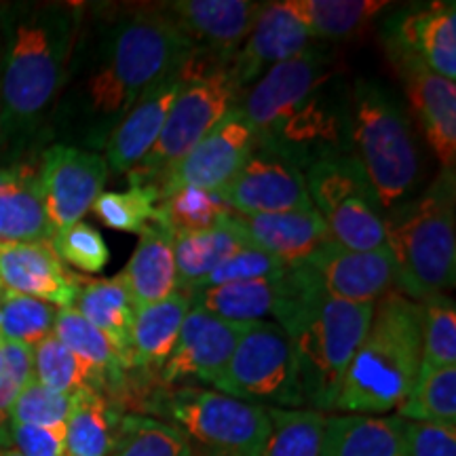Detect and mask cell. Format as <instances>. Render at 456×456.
<instances>
[{
	"label": "cell",
	"mask_w": 456,
	"mask_h": 456,
	"mask_svg": "<svg viewBox=\"0 0 456 456\" xmlns=\"http://www.w3.org/2000/svg\"><path fill=\"white\" fill-rule=\"evenodd\" d=\"M118 277L127 285L135 309L161 302L178 289L174 235L161 222L152 218L151 224L140 232L138 248Z\"/></svg>",
	"instance_id": "obj_25"
},
{
	"label": "cell",
	"mask_w": 456,
	"mask_h": 456,
	"mask_svg": "<svg viewBox=\"0 0 456 456\" xmlns=\"http://www.w3.org/2000/svg\"><path fill=\"white\" fill-rule=\"evenodd\" d=\"M212 387L262 408H305L292 345L275 322L248 323Z\"/></svg>",
	"instance_id": "obj_9"
},
{
	"label": "cell",
	"mask_w": 456,
	"mask_h": 456,
	"mask_svg": "<svg viewBox=\"0 0 456 456\" xmlns=\"http://www.w3.org/2000/svg\"><path fill=\"white\" fill-rule=\"evenodd\" d=\"M68 412H70V395L49 389L32 376L24 389L17 393L13 410H11V423L66 427Z\"/></svg>",
	"instance_id": "obj_41"
},
{
	"label": "cell",
	"mask_w": 456,
	"mask_h": 456,
	"mask_svg": "<svg viewBox=\"0 0 456 456\" xmlns=\"http://www.w3.org/2000/svg\"><path fill=\"white\" fill-rule=\"evenodd\" d=\"M248 241L273 258L285 269L300 265L315 254L322 245L332 241L328 224L315 209L281 214H232Z\"/></svg>",
	"instance_id": "obj_22"
},
{
	"label": "cell",
	"mask_w": 456,
	"mask_h": 456,
	"mask_svg": "<svg viewBox=\"0 0 456 456\" xmlns=\"http://www.w3.org/2000/svg\"><path fill=\"white\" fill-rule=\"evenodd\" d=\"M57 309L0 285V340L34 346L53 334Z\"/></svg>",
	"instance_id": "obj_38"
},
{
	"label": "cell",
	"mask_w": 456,
	"mask_h": 456,
	"mask_svg": "<svg viewBox=\"0 0 456 456\" xmlns=\"http://www.w3.org/2000/svg\"><path fill=\"white\" fill-rule=\"evenodd\" d=\"M178 87L180 72L174 70L135 102L106 142L104 159L108 169L114 174H129L152 151Z\"/></svg>",
	"instance_id": "obj_21"
},
{
	"label": "cell",
	"mask_w": 456,
	"mask_h": 456,
	"mask_svg": "<svg viewBox=\"0 0 456 456\" xmlns=\"http://www.w3.org/2000/svg\"><path fill=\"white\" fill-rule=\"evenodd\" d=\"M292 269L315 292L357 305H376L397 288L395 265L387 245L372 252H353L328 241Z\"/></svg>",
	"instance_id": "obj_10"
},
{
	"label": "cell",
	"mask_w": 456,
	"mask_h": 456,
	"mask_svg": "<svg viewBox=\"0 0 456 456\" xmlns=\"http://www.w3.org/2000/svg\"><path fill=\"white\" fill-rule=\"evenodd\" d=\"M288 271V269H285ZM279 273L275 277L252 279L205 288L192 296V306L226 322L252 323L275 317L279 306L288 296V275Z\"/></svg>",
	"instance_id": "obj_26"
},
{
	"label": "cell",
	"mask_w": 456,
	"mask_h": 456,
	"mask_svg": "<svg viewBox=\"0 0 456 456\" xmlns=\"http://www.w3.org/2000/svg\"><path fill=\"white\" fill-rule=\"evenodd\" d=\"M110 175L106 159L83 146L53 144L43 152L38 184L51 231L57 232L94 208Z\"/></svg>",
	"instance_id": "obj_11"
},
{
	"label": "cell",
	"mask_w": 456,
	"mask_h": 456,
	"mask_svg": "<svg viewBox=\"0 0 456 456\" xmlns=\"http://www.w3.org/2000/svg\"><path fill=\"white\" fill-rule=\"evenodd\" d=\"M313 41H340L362 34L393 3L385 0H285Z\"/></svg>",
	"instance_id": "obj_31"
},
{
	"label": "cell",
	"mask_w": 456,
	"mask_h": 456,
	"mask_svg": "<svg viewBox=\"0 0 456 456\" xmlns=\"http://www.w3.org/2000/svg\"><path fill=\"white\" fill-rule=\"evenodd\" d=\"M0 456H21L13 446H0Z\"/></svg>",
	"instance_id": "obj_47"
},
{
	"label": "cell",
	"mask_w": 456,
	"mask_h": 456,
	"mask_svg": "<svg viewBox=\"0 0 456 456\" xmlns=\"http://www.w3.org/2000/svg\"><path fill=\"white\" fill-rule=\"evenodd\" d=\"M125 412L106 393L81 389L70 395L66 456H110Z\"/></svg>",
	"instance_id": "obj_28"
},
{
	"label": "cell",
	"mask_w": 456,
	"mask_h": 456,
	"mask_svg": "<svg viewBox=\"0 0 456 456\" xmlns=\"http://www.w3.org/2000/svg\"><path fill=\"white\" fill-rule=\"evenodd\" d=\"M195 49L235 55L252 32L265 3L252 0H174L163 3Z\"/></svg>",
	"instance_id": "obj_19"
},
{
	"label": "cell",
	"mask_w": 456,
	"mask_h": 456,
	"mask_svg": "<svg viewBox=\"0 0 456 456\" xmlns=\"http://www.w3.org/2000/svg\"><path fill=\"white\" fill-rule=\"evenodd\" d=\"M0 370H3V349H0Z\"/></svg>",
	"instance_id": "obj_48"
},
{
	"label": "cell",
	"mask_w": 456,
	"mask_h": 456,
	"mask_svg": "<svg viewBox=\"0 0 456 456\" xmlns=\"http://www.w3.org/2000/svg\"><path fill=\"white\" fill-rule=\"evenodd\" d=\"M252 245L239 226V222L226 218L208 231L191 232V235L174 237V260L178 289L195 294L203 279L212 273L220 262L231 258Z\"/></svg>",
	"instance_id": "obj_29"
},
{
	"label": "cell",
	"mask_w": 456,
	"mask_h": 456,
	"mask_svg": "<svg viewBox=\"0 0 456 456\" xmlns=\"http://www.w3.org/2000/svg\"><path fill=\"white\" fill-rule=\"evenodd\" d=\"M383 26L387 53L412 57L454 83L456 4L452 0L393 11Z\"/></svg>",
	"instance_id": "obj_15"
},
{
	"label": "cell",
	"mask_w": 456,
	"mask_h": 456,
	"mask_svg": "<svg viewBox=\"0 0 456 456\" xmlns=\"http://www.w3.org/2000/svg\"><path fill=\"white\" fill-rule=\"evenodd\" d=\"M192 309V296L182 289L155 305L135 309L131 322L127 353L131 370L142 376H159L180 338L182 323Z\"/></svg>",
	"instance_id": "obj_23"
},
{
	"label": "cell",
	"mask_w": 456,
	"mask_h": 456,
	"mask_svg": "<svg viewBox=\"0 0 456 456\" xmlns=\"http://www.w3.org/2000/svg\"><path fill=\"white\" fill-rule=\"evenodd\" d=\"M72 309L83 315L91 326L106 334L114 345L127 353V340L131 322L135 315V305L127 292V285L121 277L112 279H81ZM131 366V363H129Z\"/></svg>",
	"instance_id": "obj_32"
},
{
	"label": "cell",
	"mask_w": 456,
	"mask_h": 456,
	"mask_svg": "<svg viewBox=\"0 0 456 456\" xmlns=\"http://www.w3.org/2000/svg\"><path fill=\"white\" fill-rule=\"evenodd\" d=\"M256 146V134L239 108H232L197 142L159 184V201L178 188L222 191L235 178Z\"/></svg>",
	"instance_id": "obj_13"
},
{
	"label": "cell",
	"mask_w": 456,
	"mask_h": 456,
	"mask_svg": "<svg viewBox=\"0 0 456 456\" xmlns=\"http://www.w3.org/2000/svg\"><path fill=\"white\" fill-rule=\"evenodd\" d=\"M313 38L288 3H265L258 20L241 49L232 55L231 68L239 89L254 85L269 68L305 53Z\"/></svg>",
	"instance_id": "obj_20"
},
{
	"label": "cell",
	"mask_w": 456,
	"mask_h": 456,
	"mask_svg": "<svg viewBox=\"0 0 456 456\" xmlns=\"http://www.w3.org/2000/svg\"><path fill=\"white\" fill-rule=\"evenodd\" d=\"M51 245L61 262H68L83 273H100L110 258L104 237L85 222H77V224L53 232Z\"/></svg>",
	"instance_id": "obj_42"
},
{
	"label": "cell",
	"mask_w": 456,
	"mask_h": 456,
	"mask_svg": "<svg viewBox=\"0 0 456 456\" xmlns=\"http://www.w3.org/2000/svg\"><path fill=\"white\" fill-rule=\"evenodd\" d=\"M53 336L74 355L85 359L106 376L110 397L117 402V395H121L129 383V357L74 309L57 311Z\"/></svg>",
	"instance_id": "obj_30"
},
{
	"label": "cell",
	"mask_w": 456,
	"mask_h": 456,
	"mask_svg": "<svg viewBox=\"0 0 456 456\" xmlns=\"http://www.w3.org/2000/svg\"><path fill=\"white\" fill-rule=\"evenodd\" d=\"M85 3L0 4V157L24 161L53 118Z\"/></svg>",
	"instance_id": "obj_2"
},
{
	"label": "cell",
	"mask_w": 456,
	"mask_h": 456,
	"mask_svg": "<svg viewBox=\"0 0 456 456\" xmlns=\"http://www.w3.org/2000/svg\"><path fill=\"white\" fill-rule=\"evenodd\" d=\"M403 420L456 425V366L416 376V383L397 408Z\"/></svg>",
	"instance_id": "obj_37"
},
{
	"label": "cell",
	"mask_w": 456,
	"mask_h": 456,
	"mask_svg": "<svg viewBox=\"0 0 456 456\" xmlns=\"http://www.w3.org/2000/svg\"><path fill=\"white\" fill-rule=\"evenodd\" d=\"M232 214H281L315 209L305 184V171L273 148L256 142L248 161L222 188Z\"/></svg>",
	"instance_id": "obj_14"
},
{
	"label": "cell",
	"mask_w": 456,
	"mask_h": 456,
	"mask_svg": "<svg viewBox=\"0 0 456 456\" xmlns=\"http://www.w3.org/2000/svg\"><path fill=\"white\" fill-rule=\"evenodd\" d=\"M351 155L362 165L380 209L389 212L419 180V151L410 117L385 85L357 78L351 87Z\"/></svg>",
	"instance_id": "obj_7"
},
{
	"label": "cell",
	"mask_w": 456,
	"mask_h": 456,
	"mask_svg": "<svg viewBox=\"0 0 456 456\" xmlns=\"http://www.w3.org/2000/svg\"><path fill=\"white\" fill-rule=\"evenodd\" d=\"M288 296L273 317L292 345L305 408L334 412L342 379L366 336L374 305L334 300L311 289L289 266Z\"/></svg>",
	"instance_id": "obj_3"
},
{
	"label": "cell",
	"mask_w": 456,
	"mask_h": 456,
	"mask_svg": "<svg viewBox=\"0 0 456 456\" xmlns=\"http://www.w3.org/2000/svg\"><path fill=\"white\" fill-rule=\"evenodd\" d=\"M110 456H199L191 440L165 420L125 414Z\"/></svg>",
	"instance_id": "obj_36"
},
{
	"label": "cell",
	"mask_w": 456,
	"mask_h": 456,
	"mask_svg": "<svg viewBox=\"0 0 456 456\" xmlns=\"http://www.w3.org/2000/svg\"><path fill=\"white\" fill-rule=\"evenodd\" d=\"M51 237L38 167L26 159L17 161L0 180V243L51 241Z\"/></svg>",
	"instance_id": "obj_24"
},
{
	"label": "cell",
	"mask_w": 456,
	"mask_h": 456,
	"mask_svg": "<svg viewBox=\"0 0 456 456\" xmlns=\"http://www.w3.org/2000/svg\"><path fill=\"white\" fill-rule=\"evenodd\" d=\"M146 410L184 433L199 456H260L271 431L266 408L195 385H161Z\"/></svg>",
	"instance_id": "obj_8"
},
{
	"label": "cell",
	"mask_w": 456,
	"mask_h": 456,
	"mask_svg": "<svg viewBox=\"0 0 456 456\" xmlns=\"http://www.w3.org/2000/svg\"><path fill=\"white\" fill-rule=\"evenodd\" d=\"M403 81L410 110L420 125L427 144L442 165L454 171L456 165V87L429 68L403 55H389Z\"/></svg>",
	"instance_id": "obj_17"
},
{
	"label": "cell",
	"mask_w": 456,
	"mask_h": 456,
	"mask_svg": "<svg viewBox=\"0 0 456 456\" xmlns=\"http://www.w3.org/2000/svg\"><path fill=\"white\" fill-rule=\"evenodd\" d=\"M423 309V351L419 374L456 366V306L446 294L420 302Z\"/></svg>",
	"instance_id": "obj_39"
},
{
	"label": "cell",
	"mask_w": 456,
	"mask_h": 456,
	"mask_svg": "<svg viewBox=\"0 0 456 456\" xmlns=\"http://www.w3.org/2000/svg\"><path fill=\"white\" fill-rule=\"evenodd\" d=\"M191 51L163 3L85 4L51 123L87 151H104L135 102L178 70Z\"/></svg>",
	"instance_id": "obj_1"
},
{
	"label": "cell",
	"mask_w": 456,
	"mask_h": 456,
	"mask_svg": "<svg viewBox=\"0 0 456 456\" xmlns=\"http://www.w3.org/2000/svg\"><path fill=\"white\" fill-rule=\"evenodd\" d=\"M271 431L260 456H319L328 414L311 408H266Z\"/></svg>",
	"instance_id": "obj_35"
},
{
	"label": "cell",
	"mask_w": 456,
	"mask_h": 456,
	"mask_svg": "<svg viewBox=\"0 0 456 456\" xmlns=\"http://www.w3.org/2000/svg\"><path fill=\"white\" fill-rule=\"evenodd\" d=\"M423 351V309L402 292L374 305L370 328L342 379L334 412L383 416L412 391Z\"/></svg>",
	"instance_id": "obj_4"
},
{
	"label": "cell",
	"mask_w": 456,
	"mask_h": 456,
	"mask_svg": "<svg viewBox=\"0 0 456 456\" xmlns=\"http://www.w3.org/2000/svg\"><path fill=\"white\" fill-rule=\"evenodd\" d=\"M159 192L152 186H131L125 192H102L94 203V214L108 228L121 232H140L155 218Z\"/></svg>",
	"instance_id": "obj_40"
},
{
	"label": "cell",
	"mask_w": 456,
	"mask_h": 456,
	"mask_svg": "<svg viewBox=\"0 0 456 456\" xmlns=\"http://www.w3.org/2000/svg\"><path fill=\"white\" fill-rule=\"evenodd\" d=\"M283 271H285V266L281 265V262L275 260L266 252H262V249L254 248V245H248V248H243L241 252L232 254L231 258L220 262V265L203 279V283L199 285V289L216 288V285H224V283L252 281V279L275 277Z\"/></svg>",
	"instance_id": "obj_44"
},
{
	"label": "cell",
	"mask_w": 456,
	"mask_h": 456,
	"mask_svg": "<svg viewBox=\"0 0 456 456\" xmlns=\"http://www.w3.org/2000/svg\"><path fill=\"white\" fill-rule=\"evenodd\" d=\"M9 440L21 456H66V427L11 423Z\"/></svg>",
	"instance_id": "obj_46"
},
{
	"label": "cell",
	"mask_w": 456,
	"mask_h": 456,
	"mask_svg": "<svg viewBox=\"0 0 456 456\" xmlns=\"http://www.w3.org/2000/svg\"><path fill=\"white\" fill-rule=\"evenodd\" d=\"M34 379L57 393L72 395L81 389H95L110 395L106 376L61 345L53 334L32 346Z\"/></svg>",
	"instance_id": "obj_33"
},
{
	"label": "cell",
	"mask_w": 456,
	"mask_h": 456,
	"mask_svg": "<svg viewBox=\"0 0 456 456\" xmlns=\"http://www.w3.org/2000/svg\"><path fill=\"white\" fill-rule=\"evenodd\" d=\"M3 349V370H0V446H11L9 425L17 393L34 376L32 346L20 342L0 340Z\"/></svg>",
	"instance_id": "obj_43"
},
{
	"label": "cell",
	"mask_w": 456,
	"mask_h": 456,
	"mask_svg": "<svg viewBox=\"0 0 456 456\" xmlns=\"http://www.w3.org/2000/svg\"><path fill=\"white\" fill-rule=\"evenodd\" d=\"M454 171H440L425 192L383 216L385 245L395 265L397 288L416 302L440 296L454 285Z\"/></svg>",
	"instance_id": "obj_5"
},
{
	"label": "cell",
	"mask_w": 456,
	"mask_h": 456,
	"mask_svg": "<svg viewBox=\"0 0 456 456\" xmlns=\"http://www.w3.org/2000/svg\"><path fill=\"white\" fill-rule=\"evenodd\" d=\"M248 323L226 322L192 306L182 323L180 338L159 372L163 387L184 383L214 385L235 351Z\"/></svg>",
	"instance_id": "obj_16"
},
{
	"label": "cell",
	"mask_w": 456,
	"mask_h": 456,
	"mask_svg": "<svg viewBox=\"0 0 456 456\" xmlns=\"http://www.w3.org/2000/svg\"><path fill=\"white\" fill-rule=\"evenodd\" d=\"M332 72V53L313 43L305 53L269 68L239 100L237 108L252 125L256 138H265Z\"/></svg>",
	"instance_id": "obj_12"
},
{
	"label": "cell",
	"mask_w": 456,
	"mask_h": 456,
	"mask_svg": "<svg viewBox=\"0 0 456 456\" xmlns=\"http://www.w3.org/2000/svg\"><path fill=\"white\" fill-rule=\"evenodd\" d=\"M232 208L222 191L186 186L165 195L155 209V220L174 237L208 231L218 222L231 218Z\"/></svg>",
	"instance_id": "obj_34"
},
{
	"label": "cell",
	"mask_w": 456,
	"mask_h": 456,
	"mask_svg": "<svg viewBox=\"0 0 456 456\" xmlns=\"http://www.w3.org/2000/svg\"><path fill=\"white\" fill-rule=\"evenodd\" d=\"M402 440L406 456H456V425L403 420Z\"/></svg>",
	"instance_id": "obj_45"
},
{
	"label": "cell",
	"mask_w": 456,
	"mask_h": 456,
	"mask_svg": "<svg viewBox=\"0 0 456 456\" xmlns=\"http://www.w3.org/2000/svg\"><path fill=\"white\" fill-rule=\"evenodd\" d=\"M399 416L328 414L319 456H406Z\"/></svg>",
	"instance_id": "obj_27"
},
{
	"label": "cell",
	"mask_w": 456,
	"mask_h": 456,
	"mask_svg": "<svg viewBox=\"0 0 456 456\" xmlns=\"http://www.w3.org/2000/svg\"><path fill=\"white\" fill-rule=\"evenodd\" d=\"M232 55L192 47L182 66L180 87L152 151L129 171L131 186H152L157 191L165 174L199 140L237 108L241 89L232 77Z\"/></svg>",
	"instance_id": "obj_6"
},
{
	"label": "cell",
	"mask_w": 456,
	"mask_h": 456,
	"mask_svg": "<svg viewBox=\"0 0 456 456\" xmlns=\"http://www.w3.org/2000/svg\"><path fill=\"white\" fill-rule=\"evenodd\" d=\"M81 279L66 269L51 241L0 243V285L11 292L72 309Z\"/></svg>",
	"instance_id": "obj_18"
}]
</instances>
